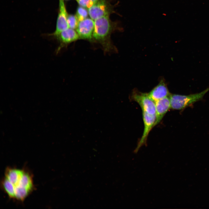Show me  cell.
<instances>
[{
	"instance_id": "cell-8",
	"label": "cell",
	"mask_w": 209,
	"mask_h": 209,
	"mask_svg": "<svg viewBox=\"0 0 209 209\" xmlns=\"http://www.w3.org/2000/svg\"><path fill=\"white\" fill-rule=\"evenodd\" d=\"M88 11L90 17L94 20L109 15L108 8L105 0H98L88 9Z\"/></svg>"
},
{
	"instance_id": "cell-7",
	"label": "cell",
	"mask_w": 209,
	"mask_h": 209,
	"mask_svg": "<svg viewBox=\"0 0 209 209\" xmlns=\"http://www.w3.org/2000/svg\"><path fill=\"white\" fill-rule=\"evenodd\" d=\"M67 14L64 0H59V9L56 28L54 32L49 35L55 37L63 31L69 28L67 22Z\"/></svg>"
},
{
	"instance_id": "cell-6",
	"label": "cell",
	"mask_w": 209,
	"mask_h": 209,
	"mask_svg": "<svg viewBox=\"0 0 209 209\" xmlns=\"http://www.w3.org/2000/svg\"><path fill=\"white\" fill-rule=\"evenodd\" d=\"M54 37L57 39L60 44L55 51L56 54L62 48L66 47L71 43L79 39L76 31L70 28L63 31Z\"/></svg>"
},
{
	"instance_id": "cell-5",
	"label": "cell",
	"mask_w": 209,
	"mask_h": 209,
	"mask_svg": "<svg viewBox=\"0 0 209 209\" xmlns=\"http://www.w3.org/2000/svg\"><path fill=\"white\" fill-rule=\"evenodd\" d=\"M94 27V22L92 19L86 18L80 21L76 28L79 39L93 42V33Z\"/></svg>"
},
{
	"instance_id": "cell-2",
	"label": "cell",
	"mask_w": 209,
	"mask_h": 209,
	"mask_svg": "<svg viewBox=\"0 0 209 209\" xmlns=\"http://www.w3.org/2000/svg\"><path fill=\"white\" fill-rule=\"evenodd\" d=\"M209 91V88L198 93L188 95L170 94L169 96L171 109L177 110L183 109L203 98Z\"/></svg>"
},
{
	"instance_id": "cell-13",
	"label": "cell",
	"mask_w": 209,
	"mask_h": 209,
	"mask_svg": "<svg viewBox=\"0 0 209 209\" xmlns=\"http://www.w3.org/2000/svg\"><path fill=\"white\" fill-rule=\"evenodd\" d=\"M79 5L81 7L89 9L94 4L91 0H76Z\"/></svg>"
},
{
	"instance_id": "cell-1",
	"label": "cell",
	"mask_w": 209,
	"mask_h": 209,
	"mask_svg": "<svg viewBox=\"0 0 209 209\" xmlns=\"http://www.w3.org/2000/svg\"><path fill=\"white\" fill-rule=\"evenodd\" d=\"M93 39L101 46L105 53L116 51L110 39L112 28L109 15L95 20Z\"/></svg>"
},
{
	"instance_id": "cell-9",
	"label": "cell",
	"mask_w": 209,
	"mask_h": 209,
	"mask_svg": "<svg viewBox=\"0 0 209 209\" xmlns=\"http://www.w3.org/2000/svg\"><path fill=\"white\" fill-rule=\"evenodd\" d=\"M155 102L156 118L155 126L160 123L165 115L171 109L169 97L162 98Z\"/></svg>"
},
{
	"instance_id": "cell-3",
	"label": "cell",
	"mask_w": 209,
	"mask_h": 209,
	"mask_svg": "<svg viewBox=\"0 0 209 209\" xmlns=\"http://www.w3.org/2000/svg\"><path fill=\"white\" fill-rule=\"evenodd\" d=\"M131 98L139 105L142 111L150 114H156L155 102L150 98L148 93L135 91L132 93Z\"/></svg>"
},
{
	"instance_id": "cell-14",
	"label": "cell",
	"mask_w": 209,
	"mask_h": 209,
	"mask_svg": "<svg viewBox=\"0 0 209 209\" xmlns=\"http://www.w3.org/2000/svg\"><path fill=\"white\" fill-rule=\"evenodd\" d=\"M91 0L93 2L94 4L95 3H96V2H97L98 0Z\"/></svg>"
},
{
	"instance_id": "cell-4",
	"label": "cell",
	"mask_w": 209,
	"mask_h": 209,
	"mask_svg": "<svg viewBox=\"0 0 209 209\" xmlns=\"http://www.w3.org/2000/svg\"><path fill=\"white\" fill-rule=\"evenodd\" d=\"M142 117L144 125V129L142 135L138 141L134 152H138L140 148L146 143L148 135L152 129L155 126L156 121V115L148 113L142 111Z\"/></svg>"
},
{
	"instance_id": "cell-11",
	"label": "cell",
	"mask_w": 209,
	"mask_h": 209,
	"mask_svg": "<svg viewBox=\"0 0 209 209\" xmlns=\"http://www.w3.org/2000/svg\"><path fill=\"white\" fill-rule=\"evenodd\" d=\"M67 22L69 28L75 29L77 28L79 21L76 16L70 15L67 16Z\"/></svg>"
},
{
	"instance_id": "cell-12",
	"label": "cell",
	"mask_w": 209,
	"mask_h": 209,
	"mask_svg": "<svg viewBox=\"0 0 209 209\" xmlns=\"http://www.w3.org/2000/svg\"><path fill=\"white\" fill-rule=\"evenodd\" d=\"M88 15V11L85 8L81 6L78 8L76 16L79 21L86 18Z\"/></svg>"
},
{
	"instance_id": "cell-10",
	"label": "cell",
	"mask_w": 209,
	"mask_h": 209,
	"mask_svg": "<svg viewBox=\"0 0 209 209\" xmlns=\"http://www.w3.org/2000/svg\"><path fill=\"white\" fill-rule=\"evenodd\" d=\"M148 93L150 98L155 102L169 97L171 94L167 86L163 81H161Z\"/></svg>"
}]
</instances>
